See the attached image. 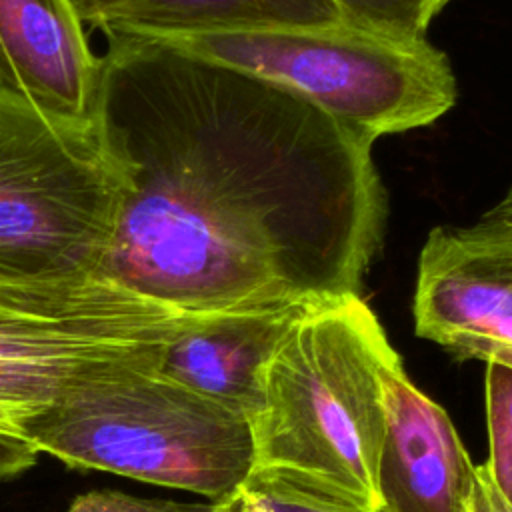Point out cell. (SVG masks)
I'll use <instances>...</instances> for the list:
<instances>
[{
	"label": "cell",
	"mask_w": 512,
	"mask_h": 512,
	"mask_svg": "<svg viewBox=\"0 0 512 512\" xmlns=\"http://www.w3.org/2000/svg\"><path fill=\"white\" fill-rule=\"evenodd\" d=\"M386 416L378 512H466L474 464L448 412L406 374L394 350L380 370Z\"/></svg>",
	"instance_id": "cell-8"
},
{
	"label": "cell",
	"mask_w": 512,
	"mask_h": 512,
	"mask_svg": "<svg viewBox=\"0 0 512 512\" xmlns=\"http://www.w3.org/2000/svg\"><path fill=\"white\" fill-rule=\"evenodd\" d=\"M214 512H350L340 506L306 496L282 482L248 474L224 500L214 502Z\"/></svg>",
	"instance_id": "cell-14"
},
{
	"label": "cell",
	"mask_w": 512,
	"mask_h": 512,
	"mask_svg": "<svg viewBox=\"0 0 512 512\" xmlns=\"http://www.w3.org/2000/svg\"><path fill=\"white\" fill-rule=\"evenodd\" d=\"M130 190L100 114L68 120L0 90V284L102 276Z\"/></svg>",
	"instance_id": "cell-4"
},
{
	"label": "cell",
	"mask_w": 512,
	"mask_h": 512,
	"mask_svg": "<svg viewBox=\"0 0 512 512\" xmlns=\"http://www.w3.org/2000/svg\"><path fill=\"white\" fill-rule=\"evenodd\" d=\"M98 32H240L344 22L334 0H72Z\"/></svg>",
	"instance_id": "cell-11"
},
{
	"label": "cell",
	"mask_w": 512,
	"mask_h": 512,
	"mask_svg": "<svg viewBox=\"0 0 512 512\" xmlns=\"http://www.w3.org/2000/svg\"><path fill=\"white\" fill-rule=\"evenodd\" d=\"M118 36L156 44L282 86L374 144L384 134L432 124L456 102V78L436 46L346 22L240 32H146Z\"/></svg>",
	"instance_id": "cell-5"
},
{
	"label": "cell",
	"mask_w": 512,
	"mask_h": 512,
	"mask_svg": "<svg viewBox=\"0 0 512 512\" xmlns=\"http://www.w3.org/2000/svg\"><path fill=\"white\" fill-rule=\"evenodd\" d=\"M22 438L70 468L224 500L254 462L250 420L164 376L126 364L70 388Z\"/></svg>",
	"instance_id": "cell-3"
},
{
	"label": "cell",
	"mask_w": 512,
	"mask_h": 512,
	"mask_svg": "<svg viewBox=\"0 0 512 512\" xmlns=\"http://www.w3.org/2000/svg\"><path fill=\"white\" fill-rule=\"evenodd\" d=\"M392 352L360 294L308 310L262 370L250 474L350 512H378L380 370Z\"/></svg>",
	"instance_id": "cell-2"
},
{
	"label": "cell",
	"mask_w": 512,
	"mask_h": 512,
	"mask_svg": "<svg viewBox=\"0 0 512 512\" xmlns=\"http://www.w3.org/2000/svg\"><path fill=\"white\" fill-rule=\"evenodd\" d=\"M414 328L452 356L512 346V188L470 226L432 228L418 258Z\"/></svg>",
	"instance_id": "cell-7"
},
{
	"label": "cell",
	"mask_w": 512,
	"mask_h": 512,
	"mask_svg": "<svg viewBox=\"0 0 512 512\" xmlns=\"http://www.w3.org/2000/svg\"><path fill=\"white\" fill-rule=\"evenodd\" d=\"M66 512H150V498L116 490H94L74 498Z\"/></svg>",
	"instance_id": "cell-15"
},
{
	"label": "cell",
	"mask_w": 512,
	"mask_h": 512,
	"mask_svg": "<svg viewBox=\"0 0 512 512\" xmlns=\"http://www.w3.org/2000/svg\"><path fill=\"white\" fill-rule=\"evenodd\" d=\"M458 360H482V362H500L512 368V346L510 344H496V342H486V344H472L462 348L460 352L454 354Z\"/></svg>",
	"instance_id": "cell-18"
},
{
	"label": "cell",
	"mask_w": 512,
	"mask_h": 512,
	"mask_svg": "<svg viewBox=\"0 0 512 512\" xmlns=\"http://www.w3.org/2000/svg\"><path fill=\"white\" fill-rule=\"evenodd\" d=\"M106 278L0 284V432L24 426L90 376L156 364L194 318Z\"/></svg>",
	"instance_id": "cell-6"
},
{
	"label": "cell",
	"mask_w": 512,
	"mask_h": 512,
	"mask_svg": "<svg viewBox=\"0 0 512 512\" xmlns=\"http://www.w3.org/2000/svg\"><path fill=\"white\" fill-rule=\"evenodd\" d=\"M38 454L26 438L0 432V482L18 478L34 468Z\"/></svg>",
	"instance_id": "cell-16"
},
{
	"label": "cell",
	"mask_w": 512,
	"mask_h": 512,
	"mask_svg": "<svg viewBox=\"0 0 512 512\" xmlns=\"http://www.w3.org/2000/svg\"><path fill=\"white\" fill-rule=\"evenodd\" d=\"M466 512H512V502L494 482L486 462L474 468V480Z\"/></svg>",
	"instance_id": "cell-17"
},
{
	"label": "cell",
	"mask_w": 512,
	"mask_h": 512,
	"mask_svg": "<svg viewBox=\"0 0 512 512\" xmlns=\"http://www.w3.org/2000/svg\"><path fill=\"white\" fill-rule=\"evenodd\" d=\"M106 42L98 114L132 190L102 276L184 314L360 294L386 212L372 144L272 82Z\"/></svg>",
	"instance_id": "cell-1"
},
{
	"label": "cell",
	"mask_w": 512,
	"mask_h": 512,
	"mask_svg": "<svg viewBox=\"0 0 512 512\" xmlns=\"http://www.w3.org/2000/svg\"><path fill=\"white\" fill-rule=\"evenodd\" d=\"M312 308L284 306L194 316L164 346L158 370L250 420L260 406L264 366L292 326Z\"/></svg>",
	"instance_id": "cell-10"
},
{
	"label": "cell",
	"mask_w": 512,
	"mask_h": 512,
	"mask_svg": "<svg viewBox=\"0 0 512 512\" xmlns=\"http://www.w3.org/2000/svg\"><path fill=\"white\" fill-rule=\"evenodd\" d=\"M450 0H334L346 24L380 34L424 40L430 22Z\"/></svg>",
	"instance_id": "cell-12"
},
{
	"label": "cell",
	"mask_w": 512,
	"mask_h": 512,
	"mask_svg": "<svg viewBox=\"0 0 512 512\" xmlns=\"http://www.w3.org/2000/svg\"><path fill=\"white\" fill-rule=\"evenodd\" d=\"M102 68L72 0H0L2 92L68 120H92Z\"/></svg>",
	"instance_id": "cell-9"
},
{
	"label": "cell",
	"mask_w": 512,
	"mask_h": 512,
	"mask_svg": "<svg viewBox=\"0 0 512 512\" xmlns=\"http://www.w3.org/2000/svg\"><path fill=\"white\" fill-rule=\"evenodd\" d=\"M486 364V426L490 456L486 466L498 488L512 502V368Z\"/></svg>",
	"instance_id": "cell-13"
}]
</instances>
